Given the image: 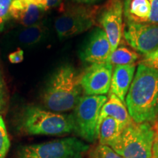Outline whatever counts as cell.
<instances>
[{
	"mask_svg": "<svg viewBox=\"0 0 158 158\" xmlns=\"http://www.w3.org/2000/svg\"><path fill=\"white\" fill-rule=\"evenodd\" d=\"M13 0H0V32L3 31L6 22L10 19V10Z\"/></svg>",
	"mask_w": 158,
	"mask_h": 158,
	"instance_id": "cell-21",
	"label": "cell"
},
{
	"mask_svg": "<svg viewBox=\"0 0 158 158\" xmlns=\"http://www.w3.org/2000/svg\"><path fill=\"white\" fill-rule=\"evenodd\" d=\"M155 127L157 128L158 129V116H157V120H156V122H155Z\"/></svg>",
	"mask_w": 158,
	"mask_h": 158,
	"instance_id": "cell-30",
	"label": "cell"
},
{
	"mask_svg": "<svg viewBox=\"0 0 158 158\" xmlns=\"http://www.w3.org/2000/svg\"><path fill=\"white\" fill-rule=\"evenodd\" d=\"M98 11V7L89 5L70 6L65 9L54 23L59 39L76 36L89 30L95 24Z\"/></svg>",
	"mask_w": 158,
	"mask_h": 158,
	"instance_id": "cell-7",
	"label": "cell"
},
{
	"mask_svg": "<svg viewBox=\"0 0 158 158\" xmlns=\"http://www.w3.org/2000/svg\"><path fill=\"white\" fill-rule=\"evenodd\" d=\"M124 128L123 126L114 118L109 116L105 118L99 127V144L108 146L118 137Z\"/></svg>",
	"mask_w": 158,
	"mask_h": 158,
	"instance_id": "cell-16",
	"label": "cell"
},
{
	"mask_svg": "<svg viewBox=\"0 0 158 158\" xmlns=\"http://www.w3.org/2000/svg\"><path fill=\"white\" fill-rule=\"evenodd\" d=\"M138 54L135 51H132L125 45H118L111 53L108 63L113 66L118 65H127L135 64L138 59Z\"/></svg>",
	"mask_w": 158,
	"mask_h": 158,
	"instance_id": "cell-18",
	"label": "cell"
},
{
	"mask_svg": "<svg viewBox=\"0 0 158 158\" xmlns=\"http://www.w3.org/2000/svg\"><path fill=\"white\" fill-rule=\"evenodd\" d=\"M81 73L71 64L59 68L49 79L43 94L44 106L51 111L73 110L82 97Z\"/></svg>",
	"mask_w": 158,
	"mask_h": 158,
	"instance_id": "cell-2",
	"label": "cell"
},
{
	"mask_svg": "<svg viewBox=\"0 0 158 158\" xmlns=\"http://www.w3.org/2000/svg\"><path fill=\"white\" fill-rule=\"evenodd\" d=\"M111 53V45L107 35L100 28L91 35L81 56L84 62L91 64H103L108 63Z\"/></svg>",
	"mask_w": 158,
	"mask_h": 158,
	"instance_id": "cell-11",
	"label": "cell"
},
{
	"mask_svg": "<svg viewBox=\"0 0 158 158\" xmlns=\"http://www.w3.org/2000/svg\"><path fill=\"white\" fill-rule=\"evenodd\" d=\"M63 0H47L48 8H54L62 5Z\"/></svg>",
	"mask_w": 158,
	"mask_h": 158,
	"instance_id": "cell-27",
	"label": "cell"
},
{
	"mask_svg": "<svg viewBox=\"0 0 158 158\" xmlns=\"http://www.w3.org/2000/svg\"><path fill=\"white\" fill-rule=\"evenodd\" d=\"M90 149L76 137H68L19 148L16 158H83Z\"/></svg>",
	"mask_w": 158,
	"mask_h": 158,
	"instance_id": "cell-5",
	"label": "cell"
},
{
	"mask_svg": "<svg viewBox=\"0 0 158 158\" xmlns=\"http://www.w3.org/2000/svg\"><path fill=\"white\" fill-rule=\"evenodd\" d=\"M123 15L122 0H108L98 15V21L101 29L107 35L112 52L121 43L123 32Z\"/></svg>",
	"mask_w": 158,
	"mask_h": 158,
	"instance_id": "cell-8",
	"label": "cell"
},
{
	"mask_svg": "<svg viewBox=\"0 0 158 158\" xmlns=\"http://www.w3.org/2000/svg\"><path fill=\"white\" fill-rule=\"evenodd\" d=\"M155 126L131 122L108 147L124 158H152Z\"/></svg>",
	"mask_w": 158,
	"mask_h": 158,
	"instance_id": "cell-4",
	"label": "cell"
},
{
	"mask_svg": "<svg viewBox=\"0 0 158 158\" xmlns=\"http://www.w3.org/2000/svg\"><path fill=\"white\" fill-rule=\"evenodd\" d=\"M73 1H75L77 3L81 4V5H92V4L98 2L100 1V0H73Z\"/></svg>",
	"mask_w": 158,
	"mask_h": 158,
	"instance_id": "cell-28",
	"label": "cell"
},
{
	"mask_svg": "<svg viewBox=\"0 0 158 158\" xmlns=\"http://www.w3.org/2000/svg\"><path fill=\"white\" fill-rule=\"evenodd\" d=\"M19 129L27 135H62L75 131V122L73 114L57 113L29 106L19 116Z\"/></svg>",
	"mask_w": 158,
	"mask_h": 158,
	"instance_id": "cell-3",
	"label": "cell"
},
{
	"mask_svg": "<svg viewBox=\"0 0 158 158\" xmlns=\"http://www.w3.org/2000/svg\"><path fill=\"white\" fill-rule=\"evenodd\" d=\"M136 123L155 124L158 116V70L140 63L125 98Z\"/></svg>",
	"mask_w": 158,
	"mask_h": 158,
	"instance_id": "cell-1",
	"label": "cell"
},
{
	"mask_svg": "<svg viewBox=\"0 0 158 158\" xmlns=\"http://www.w3.org/2000/svg\"><path fill=\"white\" fill-rule=\"evenodd\" d=\"M107 99L106 95L82 96L73 109L74 133L89 143H94L98 140L99 116Z\"/></svg>",
	"mask_w": 158,
	"mask_h": 158,
	"instance_id": "cell-6",
	"label": "cell"
},
{
	"mask_svg": "<svg viewBox=\"0 0 158 158\" xmlns=\"http://www.w3.org/2000/svg\"><path fill=\"white\" fill-rule=\"evenodd\" d=\"M151 12L149 0H124L123 2L126 23L149 24Z\"/></svg>",
	"mask_w": 158,
	"mask_h": 158,
	"instance_id": "cell-15",
	"label": "cell"
},
{
	"mask_svg": "<svg viewBox=\"0 0 158 158\" xmlns=\"http://www.w3.org/2000/svg\"><path fill=\"white\" fill-rule=\"evenodd\" d=\"M135 64L118 65L113 69L110 93L117 96L124 102L130 85L135 76Z\"/></svg>",
	"mask_w": 158,
	"mask_h": 158,
	"instance_id": "cell-14",
	"label": "cell"
},
{
	"mask_svg": "<svg viewBox=\"0 0 158 158\" xmlns=\"http://www.w3.org/2000/svg\"><path fill=\"white\" fill-rule=\"evenodd\" d=\"M45 10L23 0H13L10 14L23 27H27L38 23L43 19Z\"/></svg>",
	"mask_w": 158,
	"mask_h": 158,
	"instance_id": "cell-12",
	"label": "cell"
},
{
	"mask_svg": "<svg viewBox=\"0 0 158 158\" xmlns=\"http://www.w3.org/2000/svg\"><path fill=\"white\" fill-rule=\"evenodd\" d=\"M89 158H124L108 146L99 145L89 150Z\"/></svg>",
	"mask_w": 158,
	"mask_h": 158,
	"instance_id": "cell-19",
	"label": "cell"
},
{
	"mask_svg": "<svg viewBox=\"0 0 158 158\" xmlns=\"http://www.w3.org/2000/svg\"><path fill=\"white\" fill-rule=\"evenodd\" d=\"M112 117L125 127L127 124L133 122L124 102L122 101L115 94L109 93L108 98L100 110L99 116L97 131L99 133V127L102 120L106 117Z\"/></svg>",
	"mask_w": 158,
	"mask_h": 158,
	"instance_id": "cell-13",
	"label": "cell"
},
{
	"mask_svg": "<svg viewBox=\"0 0 158 158\" xmlns=\"http://www.w3.org/2000/svg\"><path fill=\"white\" fill-rule=\"evenodd\" d=\"M27 2L32 4V5H37L40 7L45 9V10H48V5H47V0H23Z\"/></svg>",
	"mask_w": 158,
	"mask_h": 158,
	"instance_id": "cell-26",
	"label": "cell"
},
{
	"mask_svg": "<svg viewBox=\"0 0 158 158\" xmlns=\"http://www.w3.org/2000/svg\"><path fill=\"white\" fill-rule=\"evenodd\" d=\"M155 126V137L152 144V158H158V129Z\"/></svg>",
	"mask_w": 158,
	"mask_h": 158,
	"instance_id": "cell-25",
	"label": "cell"
},
{
	"mask_svg": "<svg viewBox=\"0 0 158 158\" xmlns=\"http://www.w3.org/2000/svg\"><path fill=\"white\" fill-rule=\"evenodd\" d=\"M125 40L134 50L143 55L158 49V24L126 23Z\"/></svg>",
	"mask_w": 158,
	"mask_h": 158,
	"instance_id": "cell-9",
	"label": "cell"
},
{
	"mask_svg": "<svg viewBox=\"0 0 158 158\" xmlns=\"http://www.w3.org/2000/svg\"><path fill=\"white\" fill-rule=\"evenodd\" d=\"M113 65L92 64L81 73V85L85 95H105L110 88Z\"/></svg>",
	"mask_w": 158,
	"mask_h": 158,
	"instance_id": "cell-10",
	"label": "cell"
},
{
	"mask_svg": "<svg viewBox=\"0 0 158 158\" xmlns=\"http://www.w3.org/2000/svg\"><path fill=\"white\" fill-rule=\"evenodd\" d=\"M2 92H3V84L2 81L1 76H0V100L2 99Z\"/></svg>",
	"mask_w": 158,
	"mask_h": 158,
	"instance_id": "cell-29",
	"label": "cell"
},
{
	"mask_svg": "<svg viewBox=\"0 0 158 158\" xmlns=\"http://www.w3.org/2000/svg\"><path fill=\"white\" fill-rule=\"evenodd\" d=\"M9 60L13 64H18L23 60V51L21 48H18L14 52L9 54Z\"/></svg>",
	"mask_w": 158,
	"mask_h": 158,
	"instance_id": "cell-24",
	"label": "cell"
},
{
	"mask_svg": "<svg viewBox=\"0 0 158 158\" xmlns=\"http://www.w3.org/2000/svg\"><path fill=\"white\" fill-rule=\"evenodd\" d=\"M47 33V27L43 21L29 27H24L20 31L19 40L25 45H33L40 42L44 38Z\"/></svg>",
	"mask_w": 158,
	"mask_h": 158,
	"instance_id": "cell-17",
	"label": "cell"
},
{
	"mask_svg": "<svg viewBox=\"0 0 158 158\" xmlns=\"http://www.w3.org/2000/svg\"><path fill=\"white\" fill-rule=\"evenodd\" d=\"M141 63L158 70V49L149 54L143 55Z\"/></svg>",
	"mask_w": 158,
	"mask_h": 158,
	"instance_id": "cell-22",
	"label": "cell"
},
{
	"mask_svg": "<svg viewBox=\"0 0 158 158\" xmlns=\"http://www.w3.org/2000/svg\"><path fill=\"white\" fill-rule=\"evenodd\" d=\"M10 147V141L7 128L0 114V158H5Z\"/></svg>",
	"mask_w": 158,
	"mask_h": 158,
	"instance_id": "cell-20",
	"label": "cell"
},
{
	"mask_svg": "<svg viewBox=\"0 0 158 158\" xmlns=\"http://www.w3.org/2000/svg\"><path fill=\"white\" fill-rule=\"evenodd\" d=\"M152 12L149 24H158V0H149Z\"/></svg>",
	"mask_w": 158,
	"mask_h": 158,
	"instance_id": "cell-23",
	"label": "cell"
}]
</instances>
